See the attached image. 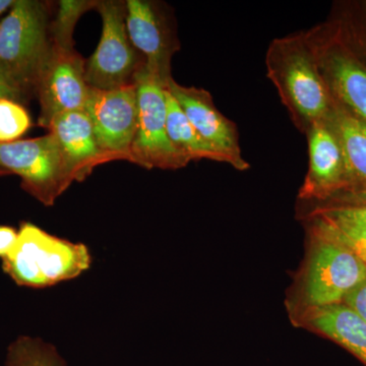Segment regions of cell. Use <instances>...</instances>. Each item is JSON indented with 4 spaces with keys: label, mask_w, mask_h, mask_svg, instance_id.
Returning <instances> with one entry per match:
<instances>
[{
    "label": "cell",
    "mask_w": 366,
    "mask_h": 366,
    "mask_svg": "<svg viewBox=\"0 0 366 366\" xmlns=\"http://www.w3.org/2000/svg\"><path fill=\"white\" fill-rule=\"evenodd\" d=\"M327 122L338 137L345 159L347 187L344 190L366 192V125L334 100Z\"/></svg>",
    "instance_id": "2e32d148"
},
{
    "label": "cell",
    "mask_w": 366,
    "mask_h": 366,
    "mask_svg": "<svg viewBox=\"0 0 366 366\" xmlns=\"http://www.w3.org/2000/svg\"><path fill=\"white\" fill-rule=\"evenodd\" d=\"M99 1L91 0H61L55 20L50 26L51 42L62 49H74V31L79 19L86 11L96 9Z\"/></svg>",
    "instance_id": "7402d4cb"
},
{
    "label": "cell",
    "mask_w": 366,
    "mask_h": 366,
    "mask_svg": "<svg viewBox=\"0 0 366 366\" xmlns=\"http://www.w3.org/2000/svg\"><path fill=\"white\" fill-rule=\"evenodd\" d=\"M166 89L192 127L209 144L227 156L233 168L238 171L249 169V164L242 157L237 127L219 112L208 91L180 85L173 78Z\"/></svg>",
    "instance_id": "7c38bea8"
},
{
    "label": "cell",
    "mask_w": 366,
    "mask_h": 366,
    "mask_svg": "<svg viewBox=\"0 0 366 366\" xmlns=\"http://www.w3.org/2000/svg\"><path fill=\"white\" fill-rule=\"evenodd\" d=\"M47 7L37 0H14L0 21V76L25 99L37 92L50 50Z\"/></svg>",
    "instance_id": "3957f363"
},
{
    "label": "cell",
    "mask_w": 366,
    "mask_h": 366,
    "mask_svg": "<svg viewBox=\"0 0 366 366\" xmlns=\"http://www.w3.org/2000/svg\"><path fill=\"white\" fill-rule=\"evenodd\" d=\"M310 231L339 243L366 264V227L320 214H307Z\"/></svg>",
    "instance_id": "ac0fdd59"
},
{
    "label": "cell",
    "mask_w": 366,
    "mask_h": 366,
    "mask_svg": "<svg viewBox=\"0 0 366 366\" xmlns=\"http://www.w3.org/2000/svg\"><path fill=\"white\" fill-rule=\"evenodd\" d=\"M2 98L11 99L16 102L24 100L23 96L0 76V99Z\"/></svg>",
    "instance_id": "484cf974"
},
{
    "label": "cell",
    "mask_w": 366,
    "mask_h": 366,
    "mask_svg": "<svg viewBox=\"0 0 366 366\" xmlns=\"http://www.w3.org/2000/svg\"><path fill=\"white\" fill-rule=\"evenodd\" d=\"M0 167L21 178L23 189L52 206L69 187L52 134L0 144Z\"/></svg>",
    "instance_id": "ba28073f"
},
{
    "label": "cell",
    "mask_w": 366,
    "mask_h": 366,
    "mask_svg": "<svg viewBox=\"0 0 366 366\" xmlns=\"http://www.w3.org/2000/svg\"><path fill=\"white\" fill-rule=\"evenodd\" d=\"M266 67L268 78L298 131L305 134L315 122L327 119L333 98L305 33L272 41L267 50Z\"/></svg>",
    "instance_id": "6da1fadb"
},
{
    "label": "cell",
    "mask_w": 366,
    "mask_h": 366,
    "mask_svg": "<svg viewBox=\"0 0 366 366\" xmlns=\"http://www.w3.org/2000/svg\"><path fill=\"white\" fill-rule=\"evenodd\" d=\"M137 129L131 150V162L146 169L177 170L189 161L171 143L167 131V89L146 66L136 78Z\"/></svg>",
    "instance_id": "5b68a950"
},
{
    "label": "cell",
    "mask_w": 366,
    "mask_h": 366,
    "mask_svg": "<svg viewBox=\"0 0 366 366\" xmlns=\"http://www.w3.org/2000/svg\"><path fill=\"white\" fill-rule=\"evenodd\" d=\"M6 366H67L59 350L40 338L21 336L6 351Z\"/></svg>",
    "instance_id": "d6986e66"
},
{
    "label": "cell",
    "mask_w": 366,
    "mask_h": 366,
    "mask_svg": "<svg viewBox=\"0 0 366 366\" xmlns=\"http://www.w3.org/2000/svg\"><path fill=\"white\" fill-rule=\"evenodd\" d=\"M310 250L303 274V307L342 303L366 278V264L339 243L310 231Z\"/></svg>",
    "instance_id": "52a82bcc"
},
{
    "label": "cell",
    "mask_w": 366,
    "mask_h": 366,
    "mask_svg": "<svg viewBox=\"0 0 366 366\" xmlns=\"http://www.w3.org/2000/svg\"><path fill=\"white\" fill-rule=\"evenodd\" d=\"M85 112L100 148L131 162L139 115L136 85L108 91L91 89Z\"/></svg>",
    "instance_id": "30bf717a"
},
{
    "label": "cell",
    "mask_w": 366,
    "mask_h": 366,
    "mask_svg": "<svg viewBox=\"0 0 366 366\" xmlns=\"http://www.w3.org/2000/svg\"><path fill=\"white\" fill-rule=\"evenodd\" d=\"M167 131L171 143L187 160L216 161L230 165L227 156L209 144L185 117L182 108L167 90Z\"/></svg>",
    "instance_id": "e0dca14e"
},
{
    "label": "cell",
    "mask_w": 366,
    "mask_h": 366,
    "mask_svg": "<svg viewBox=\"0 0 366 366\" xmlns=\"http://www.w3.org/2000/svg\"><path fill=\"white\" fill-rule=\"evenodd\" d=\"M31 127L25 108L11 99H0V144L18 141Z\"/></svg>",
    "instance_id": "603a6c76"
},
{
    "label": "cell",
    "mask_w": 366,
    "mask_h": 366,
    "mask_svg": "<svg viewBox=\"0 0 366 366\" xmlns=\"http://www.w3.org/2000/svg\"><path fill=\"white\" fill-rule=\"evenodd\" d=\"M125 26L132 46L144 60V66L167 86L172 79L171 61L179 50V42L165 14L154 2L127 0Z\"/></svg>",
    "instance_id": "8fae6325"
},
{
    "label": "cell",
    "mask_w": 366,
    "mask_h": 366,
    "mask_svg": "<svg viewBox=\"0 0 366 366\" xmlns=\"http://www.w3.org/2000/svg\"><path fill=\"white\" fill-rule=\"evenodd\" d=\"M308 214L333 217L366 227V192L343 190L325 203L317 204Z\"/></svg>",
    "instance_id": "44dd1931"
},
{
    "label": "cell",
    "mask_w": 366,
    "mask_h": 366,
    "mask_svg": "<svg viewBox=\"0 0 366 366\" xmlns=\"http://www.w3.org/2000/svg\"><path fill=\"white\" fill-rule=\"evenodd\" d=\"M331 19L366 62V0L339 4Z\"/></svg>",
    "instance_id": "ffe728a7"
},
{
    "label": "cell",
    "mask_w": 366,
    "mask_h": 366,
    "mask_svg": "<svg viewBox=\"0 0 366 366\" xmlns=\"http://www.w3.org/2000/svg\"><path fill=\"white\" fill-rule=\"evenodd\" d=\"M102 35L95 52L86 61V81L91 89L108 91L134 85L144 66L125 26V2L99 1Z\"/></svg>",
    "instance_id": "8992f818"
},
{
    "label": "cell",
    "mask_w": 366,
    "mask_h": 366,
    "mask_svg": "<svg viewBox=\"0 0 366 366\" xmlns=\"http://www.w3.org/2000/svg\"><path fill=\"white\" fill-rule=\"evenodd\" d=\"M305 136L308 143V171L298 199L325 203L347 187V171L338 137L326 120L315 122Z\"/></svg>",
    "instance_id": "4fadbf2b"
},
{
    "label": "cell",
    "mask_w": 366,
    "mask_h": 366,
    "mask_svg": "<svg viewBox=\"0 0 366 366\" xmlns=\"http://www.w3.org/2000/svg\"><path fill=\"white\" fill-rule=\"evenodd\" d=\"M297 320L303 327L339 344L366 365V322L343 303L303 307Z\"/></svg>",
    "instance_id": "9a60e30c"
},
{
    "label": "cell",
    "mask_w": 366,
    "mask_h": 366,
    "mask_svg": "<svg viewBox=\"0 0 366 366\" xmlns=\"http://www.w3.org/2000/svg\"><path fill=\"white\" fill-rule=\"evenodd\" d=\"M14 4V0H0V16L9 11V9L13 6Z\"/></svg>",
    "instance_id": "4316f807"
},
{
    "label": "cell",
    "mask_w": 366,
    "mask_h": 366,
    "mask_svg": "<svg viewBox=\"0 0 366 366\" xmlns=\"http://www.w3.org/2000/svg\"><path fill=\"white\" fill-rule=\"evenodd\" d=\"M342 303L366 322V278L345 296Z\"/></svg>",
    "instance_id": "cb8c5ba5"
},
{
    "label": "cell",
    "mask_w": 366,
    "mask_h": 366,
    "mask_svg": "<svg viewBox=\"0 0 366 366\" xmlns=\"http://www.w3.org/2000/svg\"><path fill=\"white\" fill-rule=\"evenodd\" d=\"M6 175H9V173L7 172V171L2 169L1 167H0V177H6Z\"/></svg>",
    "instance_id": "83f0119b"
},
{
    "label": "cell",
    "mask_w": 366,
    "mask_h": 366,
    "mask_svg": "<svg viewBox=\"0 0 366 366\" xmlns=\"http://www.w3.org/2000/svg\"><path fill=\"white\" fill-rule=\"evenodd\" d=\"M19 240V230L11 226L0 225V259L13 252Z\"/></svg>",
    "instance_id": "d4e9b609"
},
{
    "label": "cell",
    "mask_w": 366,
    "mask_h": 366,
    "mask_svg": "<svg viewBox=\"0 0 366 366\" xmlns=\"http://www.w3.org/2000/svg\"><path fill=\"white\" fill-rule=\"evenodd\" d=\"M303 33L335 102L366 125L365 60L332 19Z\"/></svg>",
    "instance_id": "277c9868"
},
{
    "label": "cell",
    "mask_w": 366,
    "mask_h": 366,
    "mask_svg": "<svg viewBox=\"0 0 366 366\" xmlns=\"http://www.w3.org/2000/svg\"><path fill=\"white\" fill-rule=\"evenodd\" d=\"M47 129L56 141L69 184L83 182L101 164L119 160L100 148L90 118L85 112L59 115L52 120Z\"/></svg>",
    "instance_id": "5bb4252c"
},
{
    "label": "cell",
    "mask_w": 366,
    "mask_h": 366,
    "mask_svg": "<svg viewBox=\"0 0 366 366\" xmlns=\"http://www.w3.org/2000/svg\"><path fill=\"white\" fill-rule=\"evenodd\" d=\"M90 92L83 57L74 49H62L52 44L36 92L39 96V125L48 129L59 115L85 112Z\"/></svg>",
    "instance_id": "9c48e42d"
},
{
    "label": "cell",
    "mask_w": 366,
    "mask_h": 366,
    "mask_svg": "<svg viewBox=\"0 0 366 366\" xmlns=\"http://www.w3.org/2000/svg\"><path fill=\"white\" fill-rule=\"evenodd\" d=\"M91 264L86 244L50 234L30 222L21 224L16 247L2 259V269L16 285L33 289L74 280Z\"/></svg>",
    "instance_id": "7a4b0ae2"
}]
</instances>
